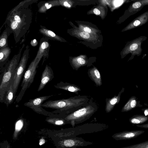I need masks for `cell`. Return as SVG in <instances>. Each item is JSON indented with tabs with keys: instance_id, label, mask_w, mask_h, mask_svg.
Returning <instances> with one entry per match:
<instances>
[{
	"instance_id": "cell-26",
	"label": "cell",
	"mask_w": 148,
	"mask_h": 148,
	"mask_svg": "<svg viewBox=\"0 0 148 148\" xmlns=\"http://www.w3.org/2000/svg\"><path fill=\"white\" fill-rule=\"evenodd\" d=\"M77 62L79 64V66L84 64L86 61L85 60L81 58H78L77 60Z\"/></svg>"
},
{
	"instance_id": "cell-27",
	"label": "cell",
	"mask_w": 148,
	"mask_h": 148,
	"mask_svg": "<svg viewBox=\"0 0 148 148\" xmlns=\"http://www.w3.org/2000/svg\"><path fill=\"white\" fill-rule=\"evenodd\" d=\"M83 32L88 33H90L92 32V30L89 27H83L82 28Z\"/></svg>"
},
{
	"instance_id": "cell-8",
	"label": "cell",
	"mask_w": 148,
	"mask_h": 148,
	"mask_svg": "<svg viewBox=\"0 0 148 148\" xmlns=\"http://www.w3.org/2000/svg\"><path fill=\"white\" fill-rule=\"evenodd\" d=\"M95 111V109L91 105L81 108L68 115L67 119H79L92 114Z\"/></svg>"
},
{
	"instance_id": "cell-13",
	"label": "cell",
	"mask_w": 148,
	"mask_h": 148,
	"mask_svg": "<svg viewBox=\"0 0 148 148\" xmlns=\"http://www.w3.org/2000/svg\"><path fill=\"white\" fill-rule=\"evenodd\" d=\"M11 52V49L8 47L0 49V71L7 63Z\"/></svg>"
},
{
	"instance_id": "cell-35",
	"label": "cell",
	"mask_w": 148,
	"mask_h": 148,
	"mask_svg": "<svg viewBox=\"0 0 148 148\" xmlns=\"http://www.w3.org/2000/svg\"><path fill=\"white\" fill-rule=\"evenodd\" d=\"M45 140L43 138H41L39 140V144L40 145H41L45 143Z\"/></svg>"
},
{
	"instance_id": "cell-33",
	"label": "cell",
	"mask_w": 148,
	"mask_h": 148,
	"mask_svg": "<svg viewBox=\"0 0 148 148\" xmlns=\"http://www.w3.org/2000/svg\"><path fill=\"white\" fill-rule=\"evenodd\" d=\"M123 2V1H116L114 3V4L116 6H119L122 4Z\"/></svg>"
},
{
	"instance_id": "cell-37",
	"label": "cell",
	"mask_w": 148,
	"mask_h": 148,
	"mask_svg": "<svg viewBox=\"0 0 148 148\" xmlns=\"http://www.w3.org/2000/svg\"><path fill=\"white\" fill-rule=\"evenodd\" d=\"M63 4L65 6H66L69 7H71L70 5L67 2H64V3Z\"/></svg>"
},
{
	"instance_id": "cell-10",
	"label": "cell",
	"mask_w": 148,
	"mask_h": 148,
	"mask_svg": "<svg viewBox=\"0 0 148 148\" xmlns=\"http://www.w3.org/2000/svg\"><path fill=\"white\" fill-rule=\"evenodd\" d=\"M125 88H123L117 96L115 95L111 98L107 99L106 100L105 110L107 112L111 111L114 107L119 102L121 94L124 92Z\"/></svg>"
},
{
	"instance_id": "cell-25",
	"label": "cell",
	"mask_w": 148,
	"mask_h": 148,
	"mask_svg": "<svg viewBox=\"0 0 148 148\" xmlns=\"http://www.w3.org/2000/svg\"><path fill=\"white\" fill-rule=\"evenodd\" d=\"M64 145L67 147H71L74 145V142L71 140H67L64 142Z\"/></svg>"
},
{
	"instance_id": "cell-18",
	"label": "cell",
	"mask_w": 148,
	"mask_h": 148,
	"mask_svg": "<svg viewBox=\"0 0 148 148\" xmlns=\"http://www.w3.org/2000/svg\"><path fill=\"white\" fill-rule=\"evenodd\" d=\"M12 33L9 27H6L0 37V49L7 47L8 38L10 34Z\"/></svg>"
},
{
	"instance_id": "cell-2",
	"label": "cell",
	"mask_w": 148,
	"mask_h": 148,
	"mask_svg": "<svg viewBox=\"0 0 148 148\" xmlns=\"http://www.w3.org/2000/svg\"><path fill=\"white\" fill-rule=\"evenodd\" d=\"M8 16L14 20L17 26L14 38L16 42L26 33L30 26L32 19L29 10L23 7L15 9Z\"/></svg>"
},
{
	"instance_id": "cell-16",
	"label": "cell",
	"mask_w": 148,
	"mask_h": 148,
	"mask_svg": "<svg viewBox=\"0 0 148 148\" xmlns=\"http://www.w3.org/2000/svg\"><path fill=\"white\" fill-rule=\"evenodd\" d=\"M17 96L15 95L13 90L12 86L10 84L9 88L7 90L5 94L3 100V103L6 104L7 107L12 103L15 98Z\"/></svg>"
},
{
	"instance_id": "cell-22",
	"label": "cell",
	"mask_w": 148,
	"mask_h": 148,
	"mask_svg": "<svg viewBox=\"0 0 148 148\" xmlns=\"http://www.w3.org/2000/svg\"><path fill=\"white\" fill-rule=\"evenodd\" d=\"M46 121L48 123L58 125H61L64 123L62 120L55 118L48 119Z\"/></svg>"
},
{
	"instance_id": "cell-17",
	"label": "cell",
	"mask_w": 148,
	"mask_h": 148,
	"mask_svg": "<svg viewBox=\"0 0 148 148\" xmlns=\"http://www.w3.org/2000/svg\"><path fill=\"white\" fill-rule=\"evenodd\" d=\"M40 27L41 28L39 29V31L45 37L49 39L60 41L61 40L60 38L52 31L42 26H40Z\"/></svg>"
},
{
	"instance_id": "cell-21",
	"label": "cell",
	"mask_w": 148,
	"mask_h": 148,
	"mask_svg": "<svg viewBox=\"0 0 148 148\" xmlns=\"http://www.w3.org/2000/svg\"><path fill=\"white\" fill-rule=\"evenodd\" d=\"M123 148H148V140Z\"/></svg>"
},
{
	"instance_id": "cell-31",
	"label": "cell",
	"mask_w": 148,
	"mask_h": 148,
	"mask_svg": "<svg viewBox=\"0 0 148 148\" xmlns=\"http://www.w3.org/2000/svg\"><path fill=\"white\" fill-rule=\"evenodd\" d=\"M141 110L143 112L145 116H148V108L142 109Z\"/></svg>"
},
{
	"instance_id": "cell-7",
	"label": "cell",
	"mask_w": 148,
	"mask_h": 148,
	"mask_svg": "<svg viewBox=\"0 0 148 148\" xmlns=\"http://www.w3.org/2000/svg\"><path fill=\"white\" fill-rule=\"evenodd\" d=\"M50 46L48 38L45 37L40 39L39 49L35 58L41 60L43 57V59L42 64L48 58Z\"/></svg>"
},
{
	"instance_id": "cell-9",
	"label": "cell",
	"mask_w": 148,
	"mask_h": 148,
	"mask_svg": "<svg viewBox=\"0 0 148 148\" xmlns=\"http://www.w3.org/2000/svg\"><path fill=\"white\" fill-rule=\"evenodd\" d=\"M54 77L53 71L51 68L47 65L42 73L40 84L38 89L40 91L42 89L46 84Z\"/></svg>"
},
{
	"instance_id": "cell-23",
	"label": "cell",
	"mask_w": 148,
	"mask_h": 148,
	"mask_svg": "<svg viewBox=\"0 0 148 148\" xmlns=\"http://www.w3.org/2000/svg\"><path fill=\"white\" fill-rule=\"evenodd\" d=\"M79 34L81 37L85 39H88L90 37L89 33L83 31L80 32Z\"/></svg>"
},
{
	"instance_id": "cell-34",
	"label": "cell",
	"mask_w": 148,
	"mask_h": 148,
	"mask_svg": "<svg viewBox=\"0 0 148 148\" xmlns=\"http://www.w3.org/2000/svg\"><path fill=\"white\" fill-rule=\"evenodd\" d=\"M94 13L97 15H99L100 13V11L97 8H95L93 10Z\"/></svg>"
},
{
	"instance_id": "cell-36",
	"label": "cell",
	"mask_w": 148,
	"mask_h": 148,
	"mask_svg": "<svg viewBox=\"0 0 148 148\" xmlns=\"http://www.w3.org/2000/svg\"><path fill=\"white\" fill-rule=\"evenodd\" d=\"M140 22L138 20L135 21L134 23V25L135 26H137L140 24Z\"/></svg>"
},
{
	"instance_id": "cell-14",
	"label": "cell",
	"mask_w": 148,
	"mask_h": 148,
	"mask_svg": "<svg viewBox=\"0 0 148 148\" xmlns=\"http://www.w3.org/2000/svg\"><path fill=\"white\" fill-rule=\"evenodd\" d=\"M54 86L56 88L61 89L72 92H77L81 91L80 88L74 84L61 82Z\"/></svg>"
},
{
	"instance_id": "cell-24",
	"label": "cell",
	"mask_w": 148,
	"mask_h": 148,
	"mask_svg": "<svg viewBox=\"0 0 148 148\" xmlns=\"http://www.w3.org/2000/svg\"><path fill=\"white\" fill-rule=\"evenodd\" d=\"M0 148H11V147L8 141L5 140L0 143Z\"/></svg>"
},
{
	"instance_id": "cell-32",
	"label": "cell",
	"mask_w": 148,
	"mask_h": 148,
	"mask_svg": "<svg viewBox=\"0 0 148 148\" xmlns=\"http://www.w3.org/2000/svg\"><path fill=\"white\" fill-rule=\"evenodd\" d=\"M30 43L32 46H35L37 45V41L36 39H34L31 41Z\"/></svg>"
},
{
	"instance_id": "cell-6",
	"label": "cell",
	"mask_w": 148,
	"mask_h": 148,
	"mask_svg": "<svg viewBox=\"0 0 148 148\" xmlns=\"http://www.w3.org/2000/svg\"><path fill=\"white\" fill-rule=\"evenodd\" d=\"M53 96V95H52L40 96L30 99L28 101L24 103V105L29 108L38 114H42L44 110L42 108V105L45 101Z\"/></svg>"
},
{
	"instance_id": "cell-3",
	"label": "cell",
	"mask_w": 148,
	"mask_h": 148,
	"mask_svg": "<svg viewBox=\"0 0 148 148\" xmlns=\"http://www.w3.org/2000/svg\"><path fill=\"white\" fill-rule=\"evenodd\" d=\"M86 101L84 98L75 97L60 100H50L43 103L42 107L57 110H67L82 105Z\"/></svg>"
},
{
	"instance_id": "cell-38",
	"label": "cell",
	"mask_w": 148,
	"mask_h": 148,
	"mask_svg": "<svg viewBox=\"0 0 148 148\" xmlns=\"http://www.w3.org/2000/svg\"><path fill=\"white\" fill-rule=\"evenodd\" d=\"M144 105L148 106V104H147V103H144Z\"/></svg>"
},
{
	"instance_id": "cell-30",
	"label": "cell",
	"mask_w": 148,
	"mask_h": 148,
	"mask_svg": "<svg viewBox=\"0 0 148 148\" xmlns=\"http://www.w3.org/2000/svg\"><path fill=\"white\" fill-rule=\"evenodd\" d=\"M141 4L139 2H136L134 3L132 7L134 8H137L141 6Z\"/></svg>"
},
{
	"instance_id": "cell-29",
	"label": "cell",
	"mask_w": 148,
	"mask_h": 148,
	"mask_svg": "<svg viewBox=\"0 0 148 148\" xmlns=\"http://www.w3.org/2000/svg\"><path fill=\"white\" fill-rule=\"evenodd\" d=\"M136 126L138 127L148 129V123L142 125H136Z\"/></svg>"
},
{
	"instance_id": "cell-20",
	"label": "cell",
	"mask_w": 148,
	"mask_h": 148,
	"mask_svg": "<svg viewBox=\"0 0 148 148\" xmlns=\"http://www.w3.org/2000/svg\"><path fill=\"white\" fill-rule=\"evenodd\" d=\"M23 120L22 119L18 120L16 122L15 125V130L13 136V139H14L17 138L19 133L23 126Z\"/></svg>"
},
{
	"instance_id": "cell-5",
	"label": "cell",
	"mask_w": 148,
	"mask_h": 148,
	"mask_svg": "<svg viewBox=\"0 0 148 148\" xmlns=\"http://www.w3.org/2000/svg\"><path fill=\"white\" fill-rule=\"evenodd\" d=\"M29 51V47L27 46L16 69V73L11 84L12 86L13 90L15 95L17 92L22 78L25 72Z\"/></svg>"
},
{
	"instance_id": "cell-15",
	"label": "cell",
	"mask_w": 148,
	"mask_h": 148,
	"mask_svg": "<svg viewBox=\"0 0 148 148\" xmlns=\"http://www.w3.org/2000/svg\"><path fill=\"white\" fill-rule=\"evenodd\" d=\"M89 77L98 86H101L102 81L100 74L99 70L95 67L89 70L88 72Z\"/></svg>"
},
{
	"instance_id": "cell-4",
	"label": "cell",
	"mask_w": 148,
	"mask_h": 148,
	"mask_svg": "<svg viewBox=\"0 0 148 148\" xmlns=\"http://www.w3.org/2000/svg\"><path fill=\"white\" fill-rule=\"evenodd\" d=\"M40 60L35 58L31 62L23 76L21 85V89L16 100V103L21 101L26 90L33 82L36 73V69Z\"/></svg>"
},
{
	"instance_id": "cell-11",
	"label": "cell",
	"mask_w": 148,
	"mask_h": 148,
	"mask_svg": "<svg viewBox=\"0 0 148 148\" xmlns=\"http://www.w3.org/2000/svg\"><path fill=\"white\" fill-rule=\"evenodd\" d=\"M143 105L140 104V101L134 96L130 98L121 110V112H127L137 107H142Z\"/></svg>"
},
{
	"instance_id": "cell-1",
	"label": "cell",
	"mask_w": 148,
	"mask_h": 148,
	"mask_svg": "<svg viewBox=\"0 0 148 148\" xmlns=\"http://www.w3.org/2000/svg\"><path fill=\"white\" fill-rule=\"evenodd\" d=\"M24 46L23 44L19 53L14 55L0 71V102L1 103H3L5 94L15 74L16 69L20 61L21 52Z\"/></svg>"
},
{
	"instance_id": "cell-28",
	"label": "cell",
	"mask_w": 148,
	"mask_h": 148,
	"mask_svg": "<svg viewBox=\"0 0 148 148\" xmlns=\"http://www.w3.org/2000/svg\"><path fill=\"white\" fill-rule=\"evenodd\" d=\"M138 47V45L136 43L133 44L130 47V49L131 50L134 51L136 50Z\"/></svg>"
},
{
	"instance_id": "cell-19",
	"label": "cell",
	"mask_w": 148,
	"mask_h": 148,
	"mask_svg": "<svg viewBox=\"0 0 148 148\" xmlns=\"http://www.w3.org/2000/svg\"><path fill=\"white\" fill-rule=\"evenodd\" d=\"M148 120V116L143 115L136 114L129 119L130 123L133 125H140Z\"/></svg>"
},
{
	"instance_id": "cell-12",
	"label": "cell",
	"mask_w": 148,
	"mask_h": 148,
	"mask_svg": "<svg viewBox=\"0 0 148 148\" xmlns=\"http://www.w3.org/2000/svg\"><path fill=\"white\" fill-rule=\"evenodd\" d=\"M145 132L142 130L125 131L119 134L116 137L121 140H130L138 136Z\"/></svg>"
}]
</instances>
